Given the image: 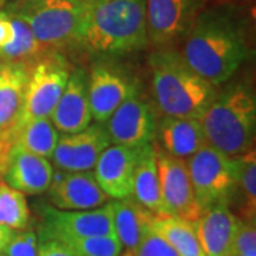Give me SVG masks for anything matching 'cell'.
<instances>
[{
    "instance_id": "cell-1",
    "label": "cell",
    "mask_w": 256,
    "mask_h": 256,
    "mask_svg": "<svg viewBox=\"0 0 256 256\" xmlns=\"http://www.w3.org/2000/svg\"><path fill=\"white\" fill-rule=\"evenodd\" d=\"M182 38L184 62L212 86L230 78L248 56L244 28L228 10L206 8Z\"/></svg>"
},
{
    "instance_id": "cell-2",
    "label": "cell",
    "mask_w": 256,
    "mask_h": 256,
    "mask_svg": "<svg viewBox=\"0 0 256 256\" xmlns=\"http://www.w3.org/2000/svg\"><path fill=\"white\" fill-rule=\"evenodd\" d=\"M146 43V0H87L78 44L98 54H124Z\"/></svg>"
},
{
    "instance_id": "cell-3",
    "label": "cell",
    "mask_w": 256,
    "mask_h": 256,
    "mask_svg": "<svg viewBox=\"0 0 256 256\" xmlns=\"http://www.w3.org/2000/svg\"><path fill=\"white\" fill-rule=\"evenodd\" d=\"M151 68L154 97L164 116L200 120L216 96L215 86L195 73L180 52L158 50Z\"/></svg>"
},
{
    "instance_id": "cell-4",
    "label": "cell",
    "mask_w": 256,
    "mask_h": 256,
    "mask_svg": "<svg viewBox=\"0 0 256 256\" xmlns=\"http://www.w3.org/2000/svg\"><path fill=\"white\" fill-rule=\"evenodd\" d=\"M200 122L210 146L230 158L245 156L255 146V96L239 86L216 94Z\"/></svg>"
},
{
    "instance_id": "cell-5",
    "label": "cell",
    "mask_w": 256,
    "mask_h": 256,
    "mask_svg": "<svg viewBox=\"0 0 256 256\" xmlns=\"http://www.w3.org/2000/svg\"><path fill=\"white\" fill-rule=\"evenodd\" d=\"M6 12L22 18L47 48L80 43L87 0H14Z\"/></svg>"
},
{
    "instance_id": "cell-6",
    "label": "cell",
    "mask_w": 256,
    "mask_h": 256,
    "mask_svg": "<svg viewBox=\"0 0 256 256\" xmlns=\"http://www.w3.org/2000/svg\"><path fill=\"white\" fill-rule=\"evenodd\" d=\"M30 68L23 101L13 127V136L23 126L37 118H48L68 80V67L62 56H44Z\"/></svg>"
},
{
    "instance_id": "cell-7",
    "label": "cell",
    "mask_w": 256,
    "mask_h": 256,
    "mask_svg": "<svg viewBox=\"0 0 256 256\" xmlns=\"http://www.w3.org/2000/svg\"><path fill=\"white\" fill-rule=\"evenodd\" d=\"M192 191L201 210L218 202H228L236 188V160L210 144L185 160Z\"/></svg>"
},
{
    "instance_id": "cell-8",
    "label": "cell",
    "mask_w": 256,
    "mask_h": 256,
    "mask_svg": "<svg viewBox=\"0 0 256 256\" xmlns=\"http://www.w3.org/2000/svg\"><path fill=\"white\" fill-rule=\"evenodd\" d=\"M214 0H146L148 40L168 46L190 30Z\"/></svg>"
},
{
    "instance_id": "cell-9",
    "label": "cell",
    "mask_w": 256,
    "mask_h": 256,
    "mask_svg": "<svg viewBox=\"0 0 256 256\" xmlns=\"http://www.w3.org/2000/svg\"><path fill=\"white\" fill-rule=\"evenodd\" d=\"M42 235L57 239L114 235L112 205L86 210H62L54 206L43 210Z\"/></svg>"
},
{
    "instance_id": "cell-10",
    "label": "cell",
    "mask_w": 256,
    "mask_h": 256,
    "mask_svg": "<svg viewBox=\"0 0 256 256\" xmlns=\"http://www.w3.org/2000/svg\"><path fill=\"white\" fill-rule=\"evenodd\" d=\"M156 158L166 215L195 222L202 210L192 191L185 160L168 156L156 146Z\"/></svg>"
},
{
    "instance_id": "cell-11",
    "label": "cell",
    "mask_w": 256,
    "mask_h": 256,
    "mask_svg": "<svg viewBox=\"0 0 256 256\" xmlns=\"http://www.w3.org/2000/svg\"><path fill=\"white\" fill-rule=\"evenodd\" d=\"M156 121L146 101L136 94L128 97L107 120V132L114 146L140 150L156 138Z\"/></svg>"
},
{
    "instance_id": "cell-12",
    "label": "cell",
    "mask_w": 256,
    "mask_h": 256,
    "mask_svg": "<svg viewBox=\"0 0 256 256\" xmlns=\"http://www.w3.org/2000/svg\"><path fill=\"white\" fill-rule=\"evenodd\" d=\"M110 142L107 128L90 124L82 131L60 136L52 160L63 171H90Z\"/></svg>"
},
{
    "instance_id": "cell-13",
    "label": "cell",
    "mask_w": 256,
    "mask_h": 256,
    "mask_svg": "<svg viewBox=\"0 0 256 256\" xmlns=\"http://www.w3.org/2000/svg\"><path fill=\"white\" fill-rule=\"evenodd\" d=\"M53 206L62 210H86L102 206L108 196L90 171H58L47 188Z\"/></svg>"
},
{
    "instance_id": "cell-14",
    "label": "cell",
    "mask_w": 256,
    "mask_h": 256,
    "mask_svg": "<svg viewBox=\"0 0 256 256\" xmlns=\"http://www.w3.org/2000/svg\"><path fill=\"white\" fill-rule=\"evenodd\" d=\"M87 90L92 117L98 124L107 122L120 104L136 94L134 84L126 76L102 64L92 70L87 80Z\"/></svg>"
},
{
    "instance_id": "cell-15",
    "label": "cell",
    "mask_w": 256,
    "mask_h": 256,
    "mask_svg": "<svg viewBox=\"0 0 256 256\" xmlns=\"http://www.w3.org/2000/svg\"><path fill=\"white\" fill-rule=\"evenodd\" d=\"M48 118L56 130L63 134L78 132L92 124L87 76L84 70L76 68L70 73L63 92Z\"/></svg>"
},
{
    "instance_id": "cell-16",
    "label": "cell",
    "mask_w": 256,
    "mask_h": 256,
    "mask_svg": "<svg viewBox=\"0 0 256 256\" xmlns=\"http://www.w3.org/2000/svg\"><path fill=\"white\" fill-rule=\"evenodd\" d=\"M138 150L128 146H107L94 166V178L108 198L122 200L132 195L134 171Z\"/></svg>"
},
{
    "instance_id": "cell-17",
    "label": "cell",
    "mask_w": 256,
    "mask_h": 256,
    "mask_svg": "<svg viewBox=\"0 0 256 256\" xmlns=\"http://www.w3.org/2000/svg\"><path fill=\"white\" fill-rule=\"evenodd\" d=\"M239 218L229 210L228 202H218L202 210L192 222L205 256H230Z\"/></svg>"
},
{
    "instance_id": "cell-18",
    "label": "cell",
    "mask_w": 256,
    "mask_h": 256,
    "mask_svg": "<svg viewBox=\"0 0 256 256\" xmlns=\"http://www.w3.org/2000/svg\"><path fill=\"white\" fill-rule=\"evenodd\" d=\"M53 165L48 158L12 146L4 182L24 195H38L47 191L53 180Z\"/></svg>"
},
{
    "instance_id": "cell-19",
    "label": "cell",
    "mask_w": 256,
    "mask_h": 256,
    "mask_svg": "<svg viewBox=\"0 0 256 256\" xmlns=\"http://www.w3.org/2000/svg\"><path fill=\"white\" fill-rule=\"evenodd\" d=\"M156 136L161 151L180 160L190 158L208 144L200 120L186 117L164 116L156 122Z\"/></svg>"
},
{
    "instance_id": "cell-20",
    "label": "cell",
    "mask_w": 256,
    "mask_h": 256,
    "mask_svg": "<svg viewBox=\"0 0 256 256\" xmlns=\"http://www.w3.org/2000/svg\"><path fill=\"white\" fill-rule=\"evenodd\" d=\"M132 196L152 214L166 215L156 168L154 141L138 150L132 182Z\"/></svg>"
},
{
    "instance_id": "cell-21",
    "label": "cell",
    "mask_w": 256,
    "mask_h": 256,
    "mask_svg": "<svg viewBox=\"0 0 256 256\" xmlns=\"http://www.w3.org/2000/svg\"><path fill=\"white\" fill-rule=\"evenodd\" d=\"M114 234L127 250L136 248L150 230L156 214L146 210L144 205L131 195L128 198L111 202Z\"/></svg>"
},
{
    "instance_id": "cell-22",
    "label": "cell",
    "mask_w": 256,
    "mask_h": 256,
    "mask_svg": "<svg viewBox=\"0 0 256 256\" xmlns=\"http://www.w3.org/2000/svg\"><path fill=\"white\" fill-rule=\"evenodd\" d=\"M30 68L28 64L0 63V134L18 118Z\"/></svg>"
},
{
    "instance_id": "cell-23",
    "label": "cell",
    "mask_w": 256,
    "mask_h": 256,
    "mask_svg": "<svg viewBox=\"0 0 256 256\" xmlns=\"http://www.w3.org/2000/svg\"><path fill=\"white\" fill-rule=\"evenodd\" d=\"M150 228L162 236L178 256H205L192 222L172 215H156Z\"/></svg>"
},
{
    "instance_id": "cell-24",
    "label": "cell",
    "mask_w": 256,
    "mask_h": 256,
    "mask_svg": "<svg viewBox=\"0 0 256 256\" xmlns=\"http://www.w3.org/2000/svg\"><path fill=\"white\" fill-rule=\"evenodd\" d=\"M6 13L12 18L14 34L10 43L0 48V60L3 63H23L30 66L33 60H38L40 56L46 53L47 47L37 40L30 28L22 18H16L9 12Z\"/></svg>"
},
{
    "instance_id": "cell-25",
    "label": "cell",
    "mask_w": 256,
    "mask_h": 256,
    "mask_svg": "<svg viewBox=\"0 0 256 256\" xmlns=\"http://www.w3.org/2000/svg\"><path fill=\"white\" fill-rule=\"evenodd\" d=\"M58 137L60 134L50 118H37L18 130L14 134L13 146L50 160L54 152Z\"/></svg>"
},
{
    "instance_id": "cell-26",
    "label": "cell",
    "mask_w": 256,
    "mask_h": 256,
    "mask_svg": "<svg viewBox=\"0 0 256 256\" xmlns=\"http://www.w3.org/2000/svg\"><path fill=\"white\" fill-rule=\"evenodd\" d=\"M236 160V186L242 200V220H255L256 215V156L255 148Z\"/></svg>"
},
{
    "instance_id": "cell-27",
    "label": "cell",
    "mask_w": 256,
    "mask_h": 256,
    "mask_svg": "<svg viewBox=\"0 0 256 256\" xmlns=\"http://www.w3.org/2000/svg\"><path fill=\"white\" fill-rule=\"evenodd\" d=\"M30 210L23 192L0 182V225L13 230L28 228Z\"/></svg>"
},
{
    "instance_id": "cell-28",
    "label": "cell",
    "mask_w": 256,
    "mask_h": 256,
    "mask_svg": "<svg viewBox=\"0 0 256 256\" xmlns=\"http://www.w3.org/2000/svg\"><path fill=\"white\" fill-rule=\"evenodd\" d=\"M77 252L78 256H120L122 245L114 235L87 236V238L62 239Z\"/></svg>"
},
{
    "instance_id": "cell-29",
    "label": "cell",
    "mask_w": 256,
    "mask_h": 256,
    "mask_svg": "<svg viewBox=\"0 0 256 256\" xmlns=\"http://www.w3.org/2000/svg\"><path fill=\"white\" fill-rule=\"evenodd\" d=\"M126 254L128 256H178L172 246L151 228L137 246L127 250Z\"/></svg>"
},
{
    "instance_id": "cell-30",
    "label": "cell",
    "mask_w": 256,
    "mask_h": 256,
    "mask_svg": "<svg viewBox=\"0 0 256 256\" xmlns=\"http://www.w3.org/2000/svg\"><path fill=\"white\" fill-rule=\"evenodd\" d=\"M37 235L34 230L20 229L14 230L3 250L6 256H37Z\"/></svg>"
},
{
    "instance_id": "cell-31",
    "label": "cell",
    "mask_w": 256,
    "mask_h": 256,
    "mask_svg": "<svg viewBox=\"0 0 256 256\" xmlns=\"http://www.w3.org/2000/svg\"><path fill=\"white\" fill-rule=\"evenodd\" d=\"M244 256H256V226L255 220L239 218L235 238L234 252Z\"/></svg>"
},
{
    "instance_id": "cell-32",
    "label": "cell",
    "mask_w": 256,
    "mask_h": 256,
    "mask_svg": "<svg viewBox=\"0 0 256 256\" xmlns=\"http://www.w3.org/2000/svg\"><path fill=\"white\" fill-rule=\"evenodd\" d=\"M37 256H78L68 244L62 239L42 235L37 242Z\"/></svg>"
},
{
    "instance_id": "cell-33",
    "label": "cell",
    "mask_w": 256,
    "mask_h": 256,
    "mask_svg": "<svg viewBox=\"0 0 256 256\" xmlns=\"http://www.w3.org/2000/svg\"><path fill=\"white\" fill-rule=\"evenodd\" d=\"M14 142V136L12 130H8L0 134V182L3 181V176L8 168V161H9L10 151Z\"/></svg>"
},
{
    "instance_id": "cell-34",
    "label": "cell",
    "mask_w": 256,
    "mask_h": 256,
    "mask_svg": "<svg viewBox=\"0 0 256 256\" xmlns=\"http://www.w3.org/2000/svg\"><path fill=\"white\" fill-rule=\"evenodd\" d=\"M13 34H14V28L12 18L4 10H0V48L10 43Z\"/></svg>"
},
{
    "instance_id": "cell-35",
    "label": "cell",
    "mask_w": 256,
    "mask_h": 256,
    "mask_svg": "<svg viewBox=\"0 0 256 256\" xmlns=\"http://www.w3.org/2000/svg\"><path fill=\"white\" fill-rule=\"evenodd\" d=\"M13 234H14L13 229L0 225V254H3V250H4V248L8 245V242L10 240V238L13 236Z\"/></svg>"
},
{
    "instance_id": "cell-36",
    "label": "cell",
    "mask_w": 256,
    "mask_h": 256,
    "mask_svg": "<svg viewBox=\"0 0 256 256\" xmlns=\"http://www.w3.org/2000/svg\"><path fill=\"white\" fill-rule=\"evenodd\" d=\"M4 6H6V0H0V10H3Z\"/></svg>"
},
{
    "instance_id": "cell-37",
    "label": "cell",
    "mask_w": 256,
    "mask_h": 256,
    "mask_svg": "<svg viewBox=\"0 0 256 256\" xmlns=\"http://www.w3.org/2000/svg\"><path fill=\"white\" fill-rule=\"evenodd\" d=\"M230 256H244V255H240V254H232Z\"/></svg>"
},
{
    "instance_id": "cell-38",
    "label": "cell",
    "mask_w": 256,
    "mask_h": 256,
    "mask_svg": "<svg viewBox=\"0 0 256 256\" xmlns=\"http://www.w3.org/2000/svg\"><path fill=\"white\" fill-rule=\"evenodd\" d=\"M120 256H121V255H120ZM122 256H128V255H127V254H124V255H122Z\"/></svg>"
},
{
    "instance_id": "cell-39",
    "label": "cell",
    "mask_w": 256,
    "mask_h": 256,
    "mask_svg": "<svg viewBox=\"0 0 256 256\" xmlns=\"http://www.w3.org/2000/svg\"><path fill=\"white\" fill-rule=\"evenodd\" d=\"M0 256H6V255H3V254H0Z\"/></svg>"
}]
</instances>
